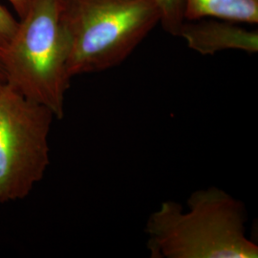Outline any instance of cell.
I'll list each match as a JSON object with an SVG mask.
<instances>
[{
    "instance_id": "cell-10",
    "label": "cell",
    "mask_w": 258,
    "mask_h": 258,
    "mask_svg": "<svg viewBox=\"0 0 258 258\" xmlns=\"http://www.w3.org/2000/svg\"><path fill=\"white\" fill-rule=\"evenodd\" d=\"M5 84H7L6 75H5V72H4L3 66L1 64V61H0V88L3 87Z\"/></svg>"
},
{
    "instance_id": "cell-4",
    "label": "cell",
    "mask_w": 258,
    "mask_h": 258,
    "mask_svg": "<svg viewBox=\"0 0 258 258\" xmlns=\"http://www.w3.org/2000/svg\"><path fill=\"white\" fill-rule=\"evenodd\" d=\"M54 114L17 92L0 88V204L27 197L50 165Z\"/></svg>"
},
{
    "instance_id": "cell-6",
    "label": "cell",
    "mask_w": 258,
    "mask_h": 258,
    "mask_svg": "<svg viewBox=\"0 0 258 258\" xmlns=\"http://www.w3.org/2000/svg\"><path fill=\"white\" fill-rule=\"evenodd\" d=\"M184 18L257 24L258 0H184Z\"/></svg>"
},
{
    "instance_id": "cell-7",
    "label": "cell",
    "mask_w": 258,
    "mask_h": 258,
    "mask_svg": "<svg viewBox=\"0 0 258 258\" xmlns=\"http://www.w3.org/2000/svg\"><path fill=\"white\" fill-rule=\"evenodd\" d=\"M161 11L160 25L169 35L178 37L184 23V0H155Z\"/></svg>"
},
{
    "instance_id": "cell-3",
    "label": "cell",
    "mask_w": 258,
    "mask_h": 258,
    "mask_svg": "<svg viewBox=\"0 0 258 258\" xmlns=\"http://www.w3.org/2000/svg\"><path fill=\"white\" fill-rule=\"evenodd\" d=\"M72 78L125 61L161 22L155 0H65Z\"/></svg>"
},
{
    "instance_id": "cell-5",
    "label": "cell",
    "mask_w": 258,
    "mask_h": 258,
    "mask_svg": "<svg viewBox=\"0 0 258 258\" xmlns=\"http://www.w3.org/2000/svg\"><path fill=\"white\" fill-rule=\"evenodd\" d=\"M178 37L191 50L203 55H212L227 50L248 54L258 51V32L240 26L239 23L213 19L184 20Z\"/></svg>"
},
{
    "instance_id": "cell-9",
    "label": "cell",
    "mask_w": 258,
    "mask_h": 258,
    "mask_svg": "<svg viewBox=\"0 0 258 258\" xmlns=\"http://www.w3.org/2000/svg\"><path fill=\"white\" fill-rule=\"evenodd\" d=\"M12 7L16 11L19 19H21L30 8L33 0H8Z\"/></svg>"
},
{
    "instance_id": "cell-2",
    "label": "cell",
    "mask_w": 258,
    "mask_h": 258,
    "mask_svg": "<svg viewBox=\"0 0 258 258\" xmlns=\"http://www.w3.org/2000/svg\"><path fill=\"white\" fill-rule=\"evenodd\" d=\"M70 53L65 0H33L13 37L0 45V61L7 84L61 120L72 80Z\"/></svg>"
},
{
    "instance_id": "cell-8",
    "label": "cell",
    "mask_w": 258,
    "mask_h": 258,
    "mask_svg": "<svg viewBox=\"0 0 258 258\" xmlns=\"http://www.w3.org/2000/svg\"><path fill=\"white\" fill-rule=\"evenodd\" d=\"M19 24V20L6 7L0 4V45L8 42Z\"/></svg>"
},
{
    "instance_id": "cell-1",
    "label": "cell",
    "mask_w": 258,
    "mask_h": 258,
    "mask_svg": "<svg viewBox=\"0 0 258 258\" xmlns=\"http://www.w3.org/2000/svg\"><path fill=\"white\" fill-rule=\"evenodd\" d=\"M242 201L216 186L199 189L186 209L170 200L149 215L147 249L152 258H257Z\"/></svg>"
}]
</instances>
